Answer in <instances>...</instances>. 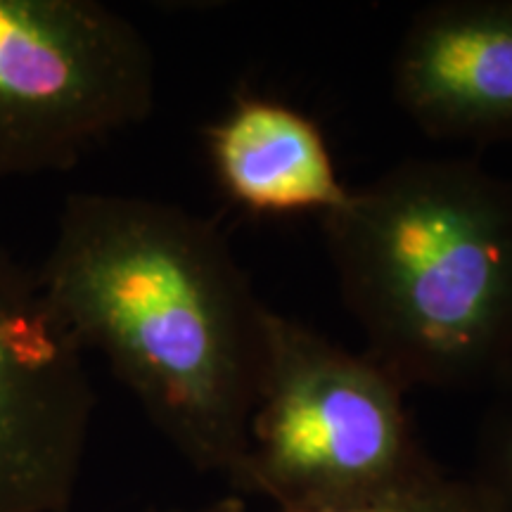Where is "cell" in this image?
I'll use <instances>...</instances> for the list:
<instances>
[{"instance_id": "4", "label": "cell", "mask_w": 512, "mask_h": 512, "mask_svg": "<svg viewBox=\"0 0 512 512\" xmlns=\"http://www.w3.org/2000/svg\"><path fill=\"white\" fill-rule=\"evenodd\" d=\"M155 98V53L110 5L0 0V183L74 169Z\"/></svg>"}, {"instance_id": "3", "label": "cell", "mask_w": 512, "mask_h": 512, "mask_svg": "<svg viewBox=\"0 0 512 512\" xmlns=\"http://www.w3.org/2000/svg\"><path fill=\"white\" fill-rule=\"evenodd\" d=\"M406 392L373 356L268 309L264 373L230 484L275 510H309L432 482L444 470L415 437Z\"/></svg>"}, {"instance_id": "7", "label": "cell", "mask_w": 512, "mask_h": 512, "mask_svg": "<svg viewBox=\"0 0 512 512\" xmlns=\"http://www.w3.org/2000/svg\"><path fill=\"white\" fill-rule=\"evenodd\" d=\"M228 200L261 216L335 211L349 197L316 121L266 98H240L204 133Z\"/></svg>"}, {"instance_id": "8", "label": "cell", "mask_w": 512, "mask_h": 512, "mask_svg": "<svg viewBox=\"0 0 512 512\" xmlns=\"http://www.w3.org/2000/svg\"><path fill=\"white\" fill-rule=\"evenodd\" d=\"M275 512H496V508L489 494L475 479H453L441 475L432 482L415 486V489L368 498V501Z\"/></svg>"}, {"instance_id": "2", "label": "cell", "mask_w": 512, "mask_h": 512, "mask_svg": "<svg viewBox=\"0 0 512 512\" xmlns=\"http://www.w3.org/2000/svg\"><path fill=\"white\" fill-rule=\"evenodd\" d=\"M320 219L366 354L403 387L512 382V183L475 159H406Z\"/></svg>"}, {"instance_id": "9", "label": "cell", "mask_w": 512, "mask_h": 512, "mask_svg": "<svg viewBox=\"0 0 512 512\" xmlns=\"http://www.w3.org/2000/svg\"><path fill=\"white\" fill-rule=\"evenodd\" d=\"M470 479L489 494L496 512H512V382L494 392L484 413Z\"/></svg>"}, {"instance_id": "5", "label": "cell", "mask_w": 512, "mask_h": 512, "mask_svg": "<svg viewBox=\"0 0 512 512\" xmlns=\"http://www.w3.org/2000/svg\"><path fill=\"white\" fill-rule=\"evenodd\" d=\"M86 351L0 245V512H67L95 413Z\"/></svg>"}, {"instance_id": "6", "label": "cell", "mask_w": 512, "mask_h": 512, "mask_svg": "<svg viewBox=\"0 0 512 512\" xmlns=\"http://www.w3.org/2000/svg\"><path fill=\"white\" fill-rule=\"evenodd\" d=\"M396 105L437 140H512V0H444L396 48Z\"/></svg>"}, {"instance_id": "1", "label": "cell", "mask_w": 512, "mask_h": 512, "mask_svg": "<svg viewBox=\"0 0 512 512\" xmlns=\"http://www.w3.org/2000/svg\"><path fill=\"white\" fill-rule=\"evenodd\" d=\"M83 351H98L147 420L228 482L247 448L268 309L223 230L178 204L72 192L36 268Z\"/></svg>"}, {"instance_id": "10", "label": "cell", "mask_w": 512, "mask_h": 512, "mask_svg": "<svg viewBox=\"0 0 512 512\" xmlns=\"http://www.w3.org/2000/svg\"><path fill=\"white\" fill-rule=\"evenodd\" d=\"M147 512H247V510H245V503H242L238 496H226L195 510H147Z\"/></svg>"}]
</instances>
